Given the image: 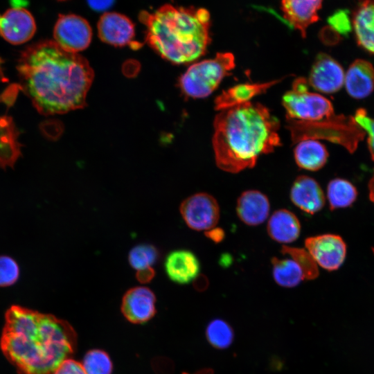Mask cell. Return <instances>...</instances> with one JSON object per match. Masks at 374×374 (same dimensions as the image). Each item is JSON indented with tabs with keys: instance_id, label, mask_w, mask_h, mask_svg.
Segmentation results:
<instances>
[{
	"instance_id": "1",
	"label": "cell",
	"mask_w": 374,
	"mask_h": 374,
	"mask_svg": "<svg viewBox=\"0 0 374 374\" xmlns=\"http://www.w3.org/2000/svg\"><path fill=\"white\" fill-rule=\"evenodd\" d=\"M17 71L21 89L40 114H64L86 105L93 71L84 57L65 51L55 41L28 46Z\"/></svg>"
},
{
	"instance_id": "2",
	"label": "cell",
	"mask_w": 374,
	"mask_h": 374,
	"mask_svg": "<svg viewBox=\"0 0 374 374\" xmlns=\"http://www.w3.org/2000/svg\"><path fill=\"white\" fill-rule=\"evenodd\" d=\"M76 346L68 321L18 305L6 310L0 347L19 374H53Z\"/></svg>"
},
{
	"instance_id": "3",
	"label": "cell",
	"mask_w": 374,
	"mask_h": 374,
	"mask_svg": "<svg viewBox=\"0 0 374 374\" xmlns=\"http://www.w3.org/2000/svg\"><path fill=\"white\" fill-rule=\"evenodd\" d=\"M212 139L216 164L237 173L253 168L258 157L281 145L280 123L265 106L251 102L221 110Z\"/></svg>"
},
{
	"instance_id": "4",
	"label": "cell",
	"mask_w": 374,
	"mask_h": 374,
	"mask_svg": "<svg viewBox=\"0 0 374 374\" xmlns=\"http://www.w3.org/2000/svg\"><path fill=\"white\" fill-rule=\"evenodd\" d=\"M145 40L161 57L188 64L202 56L211 42L210 14L205 8L166 4L153 12L142 11Z\"/></svg>"
},
{
	"instance_id": "5",
	"label": "cell",
	"mask_w": 374,
	"mask_h": 374,
	"mask_svg": "<svg viewBox=\"0 0 374 374\" xmlns=\"http://www.w3.org/2000/svg\"><path fill=\"white\" fill-rule=\"evenodd\" d=\"M287 129L294 143L304 139H326L345 147L353 152L365 135V132L352 116L342 114L317 122L287 118Z\"/></svg>"
},
{
	"instance_id": "6",
	"label": "cell",
	"mask_w": 374,
	"mask_h": 374,
	"mask_svg": "<svg viewBox=\"0 0 374 374\" xmlns=\"http://www.w3.org/2000/svg\"><path fill=\"white\" fill-rule=\"evenodd\" d=\"M235 66V57L231 53H217L213 59L190 65L179 78V87L186 97L206 98L218 87L225 77L231 74Z\"/></svg>"
},
{
	"instance_id": "7",
	"label": "cell",
	"mask_w": 374,
	"mask_h": 374,
	"mask_svg": "<svg viewBox=\"0 0 374 374\" xmlns=\"http://www.w3.org/2000/svg\"><path fill=\"white\" fill-rule=\"evenodd\" d=\"M287 118L317 122L335 115L331 102L323 96L308 91V82L303 78L296 79L291 90L282 98Z\"/></svg>"
},
{
	"instance_id": "8",
	"label": "cell",
	"mask_w": 374,
	"mask_h": 374,
	"mask_svg": "<svg viewBox=\"0 0 374 374\" xmlns=\"http://www.w3.org/2000/svg\"><path fill=\"white\" fill-rule=\"evenodd\" d=\"M179 211L186 225L198 231L215 227L220 217L217 201L206 193H197L186 198L180 204Z\"/></svg>"
},
{
	"instance_id": "9",
	"label": "cell",
	"mask_w": 374,
	"mask_h": 374,
	"mask_svg": "<svg viewBox=\"0 0 374 374\" xmlns=\"http://www.w3.org/2000/svg\"><path fill=\"white\" fill-rule=\"evenodd\" d=\"M55 42L63 49L77 53L91 43L92 30L83 17L73 14L60 15L53 30Z\"/></svg>"
},
{
	"instance_id": "10",
	"label": "cell",
	"mask_w": 374,
	"mask_h": 374,
	"mask_svg": "<svg viewBox=\"0 0 374 374\" xmlns=\"http://www.w3.org/2000/svg\"><path fill=\"white\" fill-rule=\"evenodd\" d=\"M305 249L318 266L328 271L338 269L346 255V244L341 237L325 233L308 237L305 240Z\"/></svg>"
},
{
	"instance_id": "11",
	"label": "cell",
	"mask_w": 374,
	"mask_h": 374,
	"mask_svg": "<svg viewBox=\"0 0 374 374\" xmlns=\"http://www.w3.org/2000/svg\"><path fill=\"white\" fill-rule=\"evenodd\" d=\"M156 302L152 290L144 286L134 287L127 290L122 298L121 312L132 323H144L156 314Z\"/></svg>"
},
{
	"instance_id": "12",
	"label": "cell",
	"mask_w": 374,
	"mask_h": 374,
	"mask_svg": "<svg viewBox=\"0 0 374 374\" xmlns=\"http://www.w3.org/2000/svg\"><path fill=\"white\" fill-rule=\"evenodd\" d=\"M97 27L99 38L107 44L121 47L127 45L139 47L134 40V25L124 15L115 12H105L100 17Z\"/></svg>"
},
{
	"instance_id": "13",
	"label": "cell",
	"mask_w": 374,
	"mask_h": 374,
	"mask_svg": "<svg viewBox=\"0 0 374 374\" xmlns=\"http://www.w3.org/2000/svg\"><path fill=\"white\" fill-rule=\"evenodd\" d=\"M344 78L340 64L329 55L320 53L312 66L308 82L319 91L332 93L342 87Z\"/></svg>"
},
{
	"instance_id": "14",
	"label": "cell",
	"mask_w": 374,
	"mask_h": 374,
	"mask_svg": "<svg viewBox=\"0 0 374 374\" xmlns=\"http://www.w3.org/2000/svg\"><path fill=\"white\" fill-rule=\"evenodd\" d=\"M36 31L31 13L22 7H14L0 15V35L7 42L20 44L30 39Z\"/></svg>"
},
{
	"instance_id": "15",
	"label": "cell",
	"mask_w": 374,
	"mask_h": 374,
	"mask_svg": "<svg viewBox=\"0 0 374 374\" xmlns=\"http://www.w3.org/2000/svg\"><path fill=\"white\" fill-rule=\"evenodd\" d=\"M290 197L296 207L310 215L321 211L326 203L324 193L319 183L305 175L295 179L290 189Z\"/></svg>"
},
{
	"instance_id": "16",
	"label": "cell",
	"mask_w": 374,
	"mask_h": 374,
	"mask_svg": "<svg viewBox=\"0 0 374 374\" xmlns=\"http://www.w3.org/2000/svg\"><path fill=\"white\" fill-rule=\"evenodd\" d=\"M323 0H281L283 17L287 23L299 30L303 37L308 27L318 21V12Z\"/></svg>"
},
{
	"instance_id": "17",
	"label": "cell",
	"mask_w": 374,
	"mask_h": 374,
	"mask_svg": "<svg viewBox=\"0 0 374 374\" xmlns=\"http://www.w3.org/2000/svg\"><path fill=\"white\" fill-rule=\"evenodd\" d=\"M164 268L168 277L172 282L185 285L193 281L199 276L200 263L192 251L178 249L167 256Z\"/></svg>"
},
{
	"instance_id": "18",
	"label": "cell",
	"mask_w": 374,
	"mask_h": 374,
	"mask_svg": "<svg viewBox=\"0 0 374 374\" xmlns=\"http://www.w3.org/2000/svg\"><path fill=\"white\" fill-rule=\"evenodd\" d=\"M236 213L239 219L248 226H257L268 217L270 204L268 197L257 190L242 192L236 202Z\"/></svg>"
},
{
	"instance_id": "19",
	"label": "cell",
	"mask_w": 374,
	"mask_h": 374,
	"mask_svg": "<svg viewBox=\"0 0 374 374\" xmlns=\"http://www.w3.org/2000/svg\"><path fill=\"white\" fill-rule=\"evenodd\" d=\"M348 93L353 98L362 99L369 96L374 89V67L367 60H355L348 67L344 78Z\"/></svg>"
},
{
	"instance_id": "20",
	"label": "cell",
	"mask_w": 374,
	"mask_h": 374,
	"mask_svg": "<svg viewBox=\"0 0 374 374\" xmlns=\"http://www.w3.org/2000/svg\"><path fill=\"white\" fill-rule=\"evenodd\" d=\"M351 21L358 45L374 54V0H360Z\"/></svg>"
},
{
	"instance_id": "21",
	"label": "cell",
	"mask_w": 374,
	"mask_h": 374,
	"mask_svg": "<svg viewBox=\"0 0 374 374\" xmlns=\"http://www.w3.org/2000/svg\"><path fill=\"white\" fill-rule=\"evenodd\" d=\"M284 78L262 83H242L224 90L215 100L216 110H224L250 102L255 96L265 93Z\"/></svg>"
},
{
	"instance_id": "22",
	"label": "cell",
	"mask_w": 374,
	"mask_h": 374,
	"mask_svg": "<svg viewBox=\"0 0 374 374\" xmlns=\"http://www.w3.org/2000/svg\"><path fill=\"white\" fill-rule=\"evenodd\" d=\"M301 223L292 211L281 208L274 211L267 225L269 237L274 241L288 244L294 242L301 233Z\"/></svg>"
},
{
	"instance_id": "23",
	"label": "cell",
	"mask_w": 374,
	"mask_h": 374,
	"mask_svg": "<svg viewBox=\"0 0 374 374\" xmlns=\"http://www.w3.org/2000/svg\"><path fill=\"white\" fill-rule=\"evenodd\" d=\"M297 166L304 170L317 171L326 163L328 152L323 144L316 139L298 142L294 151Z\"/></svg>"
},
{
	"instance_id": "24",
	"label": "cell",
	"mask_w": 374,
	"mask_h": 374,
	"mask_svg": "<svg viewBox=\"0 0 374 374\" xmlns=\"http://www.w3.org/2000/svg\"><path fill=\"white\" fill-rule=\"evenodd\" d=\"M357 197L355 186L349 181L335 178L327 186V199L331 211L350 206Z\"/></svg>"
},
{
	"instance_id": "25",
	"label": "cell",
	"mask_w": 374,
	"mask_h": 374,
	"mask_svg": "<svg viewBox=\"0 0 374 374\" xmlns=\"http://www.w3.org/2000/svg\"><path fill=\"white\" fill-rule=\"evenodd\" d=\"M271 262L273 278L278 285L287 288L294 287L305 280L301 268L291 258L280 259L274 257Z\"/></svg>"
},
{
	"instance_id": "26",
	"label": "cell",
	"mask_w": 374,
	"mask_h": 374,
	"mask_svg": "<svg viewBox=\"0 0 374 374\" xmlns=\"http://www.w3.org/2000/svg\"><path fill=\"white\" fill-rule=\"evenodd\" d=\"M206 337L215 348L225 349L233 343L234 332L232 327L223 319L212 320L206 329Z\"/></svg>"
},
{
	"instance_id": "27",
	"label": "cell",
	"mask_w": 374,
	"mask_h": 374,
	"mask_svg": "<svg viewBox=\"0 0 374 374\" xmlns=\"http://www.w3.org/2000/svg\"><path fill=\"white\" fill-rule=\"evenodd\" d=\"M280 251L283 255L290 256L299 265L305 280H314L318 277V265L306 249L283 245Z\"/></svg>"
},
{
	"instance_id": "28",
	"label": "cell",
	"mask_w": 374,
	"mask_h": 374,
	"mask_svg": "<svg viewBox=\"0 0 374 374\" xmlns=\"http://www.w3.org/2000/svg\"><path fill=\"white\" fill-rule=\"evenodd\" d=\"M82 364L87 374H112L113 370L109 355L100 349L89 350L84 355Z\"/></svg>"
},
{
	"instance_id": "29",
	"label": "cell",
	"mask_w": 374,
	"mask_h": 374,
	"mask_svg": "<svg viewBox=\"0 0 374 374\" xmlns=\"http://www.w3.org/2000/svg\"><path fill=\"white\" fill-rule=\"evenodd\" d=\"M159 251L150 244H141L134 247L129 252L128 262L136 271L152 267L158 260Z\"/></svg>"
},
{
	"instance_id": "30",
	"label": "cell",
	"mask_w": 374,
	"mask_h": 374,
	"mask_svg": "<svg viewBox=\"0 0 374 374\" xmlns=\"http://www.w3.org/2000/svg\"><path fill=\"white\" fill-rule=\"evenodd\" d=\"M19 276V267L11 257L0 256V287L14 285Z\"/></svg>"
},
{
	"instance_id": "31",
	"label": "cell",
	"mask_w": 374,
	"mask_h": 374,
	"mask_svg": "<svg viewBox=\"0 0 374 374\" xmlns=\"http://www.w3.org/2000/svg\"><path fill=\"white\" fill-rule=\"evenodd\" d=\"M356 123L368 134V146L372 160L374 161V119L369 117L364 109L356 111L353 117Z\"/></svg>"
},
{
	"instance_id": "32",
	"label": "cell",
	"mask_w": 374,
	"mask_h": 374,
	"mask_svg": "<svg viewBox=\"0 0 374 374\" xmlns=\"http://www.w3.org/2000/svg\"><path fill=\"white\" fill-rule=\"evenodd\" d=\"M328 23L334 30L347 36L352 29V21L345 10H337L329 19Z\"/></svg>"
},
{
	"instance_id": "33",
	"label": "cell",
	"mask_w": 374,
	"mask_h": 374,
	"mask_svg": "<svg viewBox=\"0 0 374 374\" xmlns=\"http://www.w3.org/2000/svg\"><path fill=\"white\" fill-rule=\"evenodd\" d=\"M53 374H87L80 362L69 358L63 361L55 369Z\"/></svg>"
},
{
	"instance_id": "34",
	"label": "cell",
	"mask_w": 374,
	"mask_h": 374,
	"mask_svg": "<svg viewBox=\"0 0 374 374\" xmlns=\"http://www.w3.org/2000/svg\"><path fill=\"white\" fill-rule=\"evenodd\" d=\"M123 73L128 78L136 76L140 70V64L134 60H129L123 65Z\"/></svg>"
},
{
	"instance_id": "35",
	"label": "cell",
	"mask_w": 374,
	"mask_h": 374,
	"mask_svg": "<svg viewBox=\"0 0 374 374\" xmlns=\"http://www.w3.org/2000/svg\"><path fill=\"white\" fill-rule=\"evenodd\" d=\"M154 276L155 271L152 267L139 269L136 273L137 280L142 284L150 283L154 278Z\"/></svg>"
},
{
	"instance_id": "36",
	"label": "cell",
	"mask_w": 374,
	"mask_h": 374,
	"mask_svg": "<svg viewBox=\"0 0 374 374\" xmlns=\"http://www.w3.org/2000/svg\"><path fill=\"white\" fill-rule=\"evenodd\" d=\"M205 235L215 243H219L224 240L225 233L222 229L215 226L209 230L206 231Z\"/></svg>"
},
{
	"instance_id": "37",
	"label": "cell",
	"mask_w": 374,
	"mask_h": 374,
	"mask_svg": "<svg viewBox=\"0 0 374 374\" xmlns=\"http://www.w3.org/2000/svg\"><path fill=\"white\" fill-rule=\"evenodd\" d=\"M114 0H87L89 6L97 11H102L109 8Z\"/></svg>"
},
{
	"instance_id": "38",
	"label": "cell",
	"mask_w": 374,
	"mask_h": 374,
	"mask_svg": "<svg viewBox=\"0 0 374 374\" xmlns=\"http://www.w3.org/2000/svg\"><path fill=\"white\" fill-rule=\"evenodd\" d=\"M193 281L195 288L198 290H204L208 285L207 280L202 276H198Z\"/></svg>"
},
{
	"instance_id": "39",
	"label": "cell",
	"mask_w": 374,
	"mask_h": 374,
	"mask_svg": "<svg viewBox=\"0 0 374 374\" xmlns=\"http://www.w3.org/2000/svg\"><path fill=\"white\" fill-rule=\"evenodd\" d=\"M369 198L374 203V173L368 182Z\"/></svg>"
},
{
	"instance_id": "40",
	"label": "cell",
	"mask_w": 374,
	"mask_h": 374,
	"mask_svg": "<svg viewBox=\"0 0 374 374\" xmlns=\"http://www.w3.org/2000/svg\"><path fill=\"white\" fill-rule=\"evenodd\" d=\"M372 250H373V253H374V248H372Z\"/></svg>"
}]
</instances>
